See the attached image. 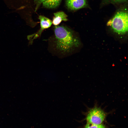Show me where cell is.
<instances>
[{
    "mask_svg": "<svg viewBox=\"0 0 128 128\" xmlns=\"http://www.w3.org/2000/svg\"><path fill=\"white\" fill-rule=\"evenodd\" d=\"M54 30V36L50 41L52 51L60 56L69 55L74 48L78 46V39L71 30L63 26H55Z\"/></svg>",
    "mask_w": 128,
    "mask_h": 128,
    "instance_id": "cell-1",
    "label": "cell"
},
{
    "mask_svg": "<svg viewBox=\"0 0 128 128\" xmlns=\"http://www.w3.org/2000/svg\"><path fill=\"white\" fill-rule=\"evenodd\" d=\"M115 32L123 34L128 31V13L124 11L117 12L114 17L109 20L107 23Z\"/></svg>",
    "mask_w": 128,
    "mask_h": 128,
    "instance_id": "cell-2",
    "label": "cell"
},
{
    "mask_svg": "<svg viewBox=\"0 0 128 128\" xmlns=\"http://www.w3.org/2000/svg\"><path fill=\"white\" fill-rule=\"evenodd\" d=\"M106 116V113L100 108L95 106L90 109L86 119L88 122L94 124H102Z\"/></svg>",
    "mask_w": 128,
    "mask_h": 128,
    "instance_id": "cell-3",
    "label": "cell"
},
{
    "mask_svg": "<svg viewBox=\"0 0 128 128\" xmlns=\"http://www.w3.org/2000/svg\"><path fill=\"white\" fill-rule=\"evenodd\" d=\"M9 9L17 11H23L27 8L28 0H3Z\"/></svg>",
    "mask_w": 128,
    "mask_h": 128,
    "instance_id": "cell-4",
    "label": "cell"
},
{
    "mask_svg": "<svg viewBox=\"0 0 128 128\" xmlns=\"http://www.w3.org/2000/svg\"><path fill=\"white\" fill-rule=\"evenodd\" d=\"M39 19L40 21V28L36 33L32 34L33 37L31 39L33 41L40 36L43 30L50 27L52 24L51 20L43 16H39Z\"/></svg>",
    "mask_w": 128,
    "mask_h": 128,
    "instance_id": "cell-5",
    "label": "cell"
},
{
    "mask_svg": "<svg viewBox=\"0 0 128 128\" xmlns=\"http://www.w3.org/2000/svg\"><path fill=\"white\" fill-rule=\"evenodd\" d=\"M66 4L68 8L72 10L84 8L87 5L86 0H66Z\"/></svg>",
    "mask_w": 128,
    "mask_h": 128,
    "instance_id": "cell-6",
    "label": "cell"
},
{
    "mask_svg": "<svg viewBox=\"0 0 128 128\" xmlns=\"http://www.w3.org/2000/svg\"><path fill=\"white\" fill-rule=\"evenodd\" d=\"M54 15L52 23L55 26L58 25L62 21H66L68 20V16L64 12L60 11L55 13Z\"/></svg>",
    "mask_w": 128,
    "mask_h": 128,
    "instance_id": "cell-7",
    "label": "cell"
},
{
    "mask_svg": "<svg viewBox=\"0 0 128 128\" xmlns=\"http://www.w3.org/2000/svg\"><path fill=\"white\" fill-rule=\"evenodd\" d=\"M62 0H46L42 3L44 7L50 9L55 8L60 4Z\"/></svg>",
    "mask_w": 128,
    "mask_h": 128,
    "instance_id": "cell-8",
    "label": "cell"
},
{
    "mask_svg": "<svg viewBox=\"0 0 128 128\" xmlns=\"http://www.w3.org/2000/svg\"><path fill=\"white\" fill-rule=\"evenodd\" d=\"M85 128H105V126L102 124H94L87 122V123L85 126Z\"/></svg>",
    "mask_w": 128,
    "mask_h": 128,
    "instance_id": "cell-9",
    "label": "cell"
},
{
    "mask_svg": "<svg viewBox=\"0 0 128 128\" xmlns=\"http://www.w3.org/2000/svg\"><path fill=\"white\" fill-rule=\"evenodd\" d=\"M46 0H34V3L35 5V11H36L40 5Z\"/></svg>",
    "mask_w": 128,
    "mask_h": 128,
    "instance_id": "cell-10",
    "label": "cell"
},
{
    "mask_svg": "<svg viewBox=\"0 0 128 128\" xmlns=\"http://www.w3.org/2000/svg\"><path fill=\"white\" fill-rule=\"evenodd\" d=\"M111 1L115 3H120L124 2L127 0H110Z\"/></svg>",
    "mask_w": 128,
    "mask_h": 128,
    "instance_id": "cell-11",
    "label": "cell"
}]
</instances>
